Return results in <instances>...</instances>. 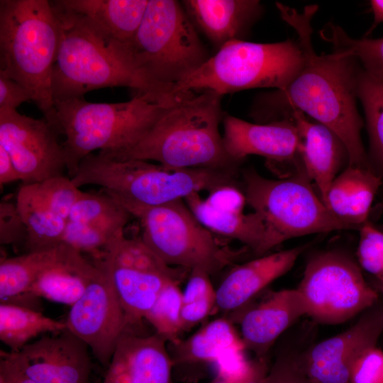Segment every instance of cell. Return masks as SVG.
Segmentation results:
<instances>
[{
    "mask_svg": "<svg viewBox=\"0 0 383 383\" xmlns=\"http://www.w3.org/2000/svg\"><path fill=\"white\" fill-rule=\"evenodd\" d=\"M281 18L297 34L303 64L284 88L257 96L250 111L258 123L284 120L299 111L332 130L343 142L350 166L370 168L360 136L363 122L357 107V79L360 65L353 57L333 52L318 55L312 43V18L317 5L299 12L280 2Z\"/></svg>",
    "mask_w": 383,
    "mask_h": 383,
    "instance_id": "1",
    "label": "cell"
},
{
    "mask_svg": "<svg viewBox=\"0 0 383 383\" xmlns=\"http://www.w3.org/2000/svg\"><path fill=\"white\" fill-rule=\"evenodd\" d=\"M60 40L52 74L53 102L75 98L94 89L126 87L137 94L165 99L182 96L161 89L137 70L127 43L121 42L84 15L50 1Z\"/></svg>",
    "mask_w": 383,
    "mask_h": 383,
    "instance_id": "2",
    "label": "cell"
},
{
    "mask_svg": "<svg viewBox=\"0 0 383 383\" xmlns=\"http://www.w3.org/2000/svg\"><path fill=\"white\" fill-rule=\"evenodd\" d=\"M222 96L200 91L170 107L134 145L100 152L118 160L155 161L170 169L240 170L241 162L227 152L219 131Z\"/></svg>",
    "mask_w": 383,
    "mask_h": 383,
    "instance_id": "3",
    "label": "cell"
},
{
    "mask_svg": "<svg viewBox=\"0 0 383 383\" xmlns=\"http://www.w3.org/2000/svg\"><path fill=\"white\" fill-rule=\"evenodd\" d=\"M184 99L149 94H136L121 103H91L84 97L75 98L54 101L52 112L44 118L65 137L62 145L66 170L72 178L87 155L96 150L113 152L134 145L170 107Z\"/></svg>",
    "mask_w": 383,
    "mask_h": 383,
    "instance_id": "4",
    "label": "cell"
},
{
    "mask_svg": "<svg viewBox=\"0 0 383 383\" xmlns=\"http://www.w3.org/2000/svg\"><path fill=\"white\" fill-rule=\"evenodd\" d=\"M239 173L203 167L170 169L147 160H118L99 151L82 160L71 179L78 188L100 186L120 204L155 206L223 187L242 189Z\"/></svg>",
    "mask_w": 383,
    "mask_h": 383,
    "instance_id": "5",
    "label": "cell"
},
{
    "mask_svg": "<svg viewBox=\"0 0 383 383\" xmlns=\"http://www.w3.org/2000/svg\"><path fill=\"white\" fill-rule=\"evenodd\" d=\"M59 24L48 0L0 1V75L25 87L44 117L52 111Z\"/></svg>",
    "mask_w": 383,
    "mask_h": 383,
    "instance_id": "6",
    "label": "cell"
},
{
    "mask_svg": "<svg viewBox=\"0 0 383 383\" xmlns=\"http://www.w3.org/2000/svg\"><path fill=\"white\" fill-rule=\"evenodd\" d=\"M134 64L151 84L171 93L209 57L181 1L149 0L142 23L128 45Z\"/></svg>",
    "mask_w": 383,
    "mask_h": 383,
    "instance_id": "7",
    "label": "cell"
},
{
    "mask_svg": "<svg viewBox=\"0 0 383 383\" xmlns=\"http://www.w3.org/2000/svg\"><path fill=\"white\" fill-rule=\"evenodd\" d=\"M303 64L297 40L227 43L174 87L179 94L206 90L221 96L255 88L286 87Z\"/></svg>",
    "mask_w": 383,
    "mask_h": 383,
    "instance_id": "8",
    "label": "cell"
},
{
    "mask_svg": "<svg viewBox=\"0 0 383 383\" xmlns=\"http://www.w3.org/2000/svg\"><path fill=\"white\" fill-rule=\"evenodd\" d=\"M240 173L246 203L265 224L267 252L292 238L357 229L331 212L312 189L304 170L280 179L265 178L254 168Z\"/></svg>",
    "mask_w": 383,
    "mask_h": 383,
    "instance_id": "9",
    "label": "cell"
},
{
    "mask_svg": "<svg viewBox=\"0 0 383 383\" xmlns=\"http://www.w3.org/2000/svg\"><path fill=\"white\" fill-rule=\"evenodd\" d=\"M121 204L140 221L143 242L170 266L211 275L233 259L183 199L155 206Z\"/></svg>",
    "mask_w": 383,
    "mask_h": 383,
    "instance_id": "10",
    "label": "cell"
},
{
    "mask_svg": "<svg viewBox=\"0 0 383 383\" xmlns=\"http://www.w3.org/2000/svg\"><path fill=\"white\" fill-rule=\"evenodd\" d=\"M307 306V316L318 323L340 324L372 307L378 294L348 255L326 250L312 256L296 288Z\"/></svg>",
    "mask_w": 383,
    "mask_h": 383,
    "instance_id": "11",
    "label": "cell"
},
{
    "mask_svg": "<svg viewBox=\"0 0 383 383\" xmlns=\"http://www.w3.org/2000/svg\"><path fill=\"white\" fill-rule=\"evenodd\" d=\"M58 135L45 118L35 119L16 109H0V145L9 154L23 184L63 175L66 164Z\"/></svg>",
    "mask_w": 383,
    "mask_h": 383,
    "instance_id": "12",
    "label": "cell"
},
{
    "mask_svg": "<svg viewBox=\"0 0 383 383\" xmlns=\"http://www.w3.org/2000/svg\"><path fill=\"white\" fill-rule=\"evenodd\" d=\"M94 265L85 292L70 306L65 323L106 368L120 338L131 327L106 274Z\"/></svg>",
    "mask_w": 383,
    "mask_h": 383,
    "instance_id": "13",
    "label": "cell"
},
{
    "mask_svg": "<svg viewBox=\"0 0 383 383\" xmlns=\"http://www.w3.org/2000/svg\"><path fill=\"white\" fill-rule=\"evenodd\" d=\"M372 307L348 329L321 341L301 357L311 383H349L354 364L376 346L383 333V306Z\"/></svg>",
    "mask_w": 383,
    "mask_h": 383,
    "instance_id": "14",
    "label": "cell"
},
{
    "mask_svg": "<svg viewBox=\"0 0 383 383\" xmlns=\"http://www.w3.org/2000/svg\"><path fill=\"white\" fill-rule=\"evenodd\" d=\"M6 353L38 383H89L91 353L67 329L43 335L18 352Z\"/></svg>",
    "mask_w": 383,
    "mask_h": 383,
    "instance_id": "15",
    "label": "cell"
},
{
    "mask_svg": "<svg viewBox=\"0 0 383 383\" xmlns=\"http://www.w3.org/2000/svg\"><path fill=\"white\" fill-rule=\"evenodd\" d=\"M222 122L226 150L236 161L242 163L247 156L256 155L266 158L272 167H304L303 140L292 121L255 123L224 113Z\"/></svg>",
    "mask_w": 383,
    "mask_h": 383,
    "instance_id": "16",
    "label": "cell"
},
{
    "mask_svg": "<svg viewBox=\"0 0 383 383\" xmlns=\"http://www.w3.org/2000/svg\"><path fill=\"white\" fill-rule=\"evenodd\" d=\"M133 328L120 338L100 383H172L174 363L167 340Z\"/></svg>",
    "mask_w": 383,
    "mask_h": 383,
    "instance_id": "17",
    "label": "cell"
},
{
    "mask_svg": "<svg viewBox=\"0 0 383 383\" xmlns=\"http://www.w3.org/2000/svg\"><path fill=\"white\" fill-rule=\"evenodd\" d=\"M304 315L307 306L297 289L272 292L241 315L239 324L245 349L265 357L277 339Z\"/></svg>",
    "mask_w": 383,
    "mask_h": 383,
    "instance_id": "18",
    "label": "cell"
},
{
    "mask_svg": "<svg viewBox=\"0 0 383 383\" xmlns=\"http://www.w3.org/2000/svg\"><path fill=\"white\" fill-rule=\"evenodd\" d=\"M308 245L264 255L233 267L216 289V306L223 311L242 309L272 282L289 271Z\"/></svg>",
    "mask_w": 383,
    "mask_h": 383,
    "instance_id": "19",
    "label": "cell"
},
{
    "mask_svg": "<svg viewBox=\"0 0 383 383\" xmlns=\"http://www.w3.org/2000/svg\"><path fill=\"white\" fill-rule=\"evenodd\" d=\"M181 3L196 30L217 50L232 40H245L263 13L257 0H183Z\"/></svg>",
    "mask_w": 383,
    "mask_h": 383,
    "instance_id": "20",
    "label": "cell"
},
{
    "mask_svg": "<svg viewBox=\"0 0 383 383\" xmlns=\"http://www.w3.org/2000/svg\"><path fill=\"white\" fill-rule=\"evenodd\" d=\"M292 121L303 140L301 161L306 174L313 181L326 205L331 184L349 165L348 151L341 139L330 128L311 122L304 113L292 111Z\"/></svg>",
    "mask_w": 383,
    "mask_h": 383,
    "instance_id": "21",
    "label": "cell"
},
{
    "mask_svg": "<svg viewBox=\"0 0 383 383\" xmlns=\"http://www.w3.org/2000/svg\"><path fill=\"white\" fill-rule=\"evenodd\" d=\"M91 262L106 274L131 328L142 323L164 287L172 282L179 283L184 270H188L162 272L118 266L101 259Z\"/></svg>",
    "mask_w": 383,
    "mask_h": 383,
    "instance_id": "22",
    "label": "cell"
},
{
    "mask_svg": "<svg viewBox=\"0 0 383 383\" xmlns=\"http://www.w3.org/2000/svg\"><path fill=\"white\" fill-rule=\"evenodd\" d=\"M382 179L370 169L348 165L331 184L326 206L339 220L359 230L367 221Z\"/></svg>",
    "mask_w": 383,
    "mask_h": 383,
    "instance_id": "23",
    "label": "cell"
},
{
    "mask_svg": "<svg viewBox=\"0 0 383 383\" xmlns=\"http://www.w3.org/2000/svg\"><path fill=\"white\" fill-rule=\"evenodd\" d=\"M184 200L199 222L212 233L238 240L258 257L267 252L266 228L257 213L213 206L199 193H194Z\"/></svg>",
    "mask_w": 383,
    "mask_h": 383,
    "instance_id": "24",
    "label": "cell"
},
{
    "mask_svg": "<svg viewBox=\"0 0 383 383\" xmlns=\"http://www.w3.org/2000/svg\"><path fill=\"white\" fill-rule=\"evenodd\" d=\"M96 267L74 249L62 262L44 272L33 282L26 298L72 306L83 295Z\"/></svg>",
    "mask_w": 383,
    "mask_h": 383,
    "instance_id": "25",
    "label": "cell"
},
{
    "mask_svg": "<svg viewBox=\"0 0 383 383\" xmlns=\"http://www.w3.org/2000/svg\"><path fill=\"white\" fill-rule=\"evenodd\" d=\"M63 7L84 15L113 38L127 43L135 38L149 0H57Z\"/></svg>",
    "mask_w": 383,
    "mask_h": 383,
    "instance_id": "26",
    "label": "cell"
},
{
    "mask_svg": "<svg viewBox=\"0 0 383 383\" xmlns=\"http://www.w3.org/2000/svg\"><path fill=\"white\" fill-rule=\"evenodd\" d=\"M72 250L62 243L54 248L3 259L0 263V302L12 303L26 298L37 278L64 260Z\"/></svg>",
    "mask_w": 383,
    "mask_h": 383,
    "instance_id": "27",
    "label": "cell"
},
{
    "mask_svg": "<svg viewBox=\"0 0 383 383\" xmlns=\"http://www.w3.org/2000/svg\"><path fill=\"white\" fill-rule=\"evenodd\" d=\"M172 343L174 365L216 362L232 350L245 349L240 336L226 318L215 319L187 339Z\"/></svg>",
    "mask_w": 383,
    "mask_h": 383,
    "instance_id": "28",
    "label": "cell"
},
{
    "mask_svg": "<svg viewBox=\"0 0 383 383\" xmlns=\"http://www.w3.org/2000/svg\"><path fill=\"white\" fill-rule=\"evenodd\" d=\"M67 329L65 321L44 315L37 309L0 302V340L11 352H18L35 338Z\"/></svg>",
    "mask_w": 383,
    "mask_h": 383,
    "instance_id": "29",
    "label": "cell"
},
{
    "mask_svg": "<svg viewBox=\"0 0 383 383\" xmlns=\"http://www.w3.org/2000/svg\"><path fill=\"white\" fill-rule=\"evenodd\" d=\"M16 206L26 226L28 252L48 250L62 243L67 220L43 205L28 185L19 189Z\"/></svg>",
    "mask_w": 383,
    "mask_h": 383,
    "instance_id": "30",
    "label": "cell"
},
{
    "mask_svg": "<svg viewBox=\"0 0 383 383\" xmlns=\"http://www.w3.org/2000/svg\"><path fill=\"white\" fill-rule=\"evenodd\" d=\"M131 217L118 201L105 192L102 194L83 192L67 220L89 225L111 239L123 232Z\"/></svg>",
    "mask_w": 383,
    "mask_h": 383,
    "instance_id": "31",
    "label": "cell"
},
{
    "mask_svg": "<svg viewBox=\"0 0 383 383\" xmlns=\"http://www.w3.org/2000/svg\"><path fill=\"white\" fill-rule=\"evenodd\" d=\"M357 95L365 116L369 135L367 153L370 168L383 179V83L369 75L360 65Z\"/></svg>",
    "mask_w": 383,
    "mask_h": 383,
    "instance_id": "32",
    "label": "cell"
},
{
    "mask_svg": "<svg viewBox=\"0 0 383 383\" xmlns=\"http://www.w3.org/2000/svg\"><path fill=\"white\" fill-rule=\"evenodd\" d=\"M320 35L333 45V52L354 57L369 75L383 83V38H353L333 23L326 25Z\"/></svg>",
    "mask_w": 383,
    "mask_h": 383,
    "instance_id": "33",
    "label": "cell"
},
{
    "mask_svg": "<svg viewBox=\"0 0 383 383\" xmlns=\"http://www.w3.org/2000/svg\"><path fill=\"white\" fill-rule=\"evenodd\" d=\"M207 272L194 270L182 292L181 321L185 331L204 319L215 308L216 292Z\"/></svg>",
    "mask_w": 383,
    "mask_h": 383,
    "instance_id": "34",
    "label": "cell"
},
{
    "mask_svg": "<svg viewBox=\"0 0 383 383\" xmlns=\"http://www.w3.org/2000/svg\"><path fill=\"white\" fill-rule=\"evenodd\" d=\"M182 304V292L179 287V282H172L162 290L144 320L152 326L155 333L167 342L174 343L183 332L181 321Z\"/></svg>",
    "mask_w": 383,
    "mask_h": 383,
    "instance_id": "35",
    "label": "cell"
},
{
    "mask_svg": "<svg viewBox=\"0 0 383 383\" xmlns=\"http://www.w3.org/2000/svg\"><path fill=\"white\" fill-rule=\"evenodd\" d=\"M26 185L43 205L66 220L83 193L64 174Z\"/></svg>",
    "mask_w": 383,
    "mask_h": 383,
    "instance_id": "36",
    "label": "cell"
},
{
    "mask_svg": "<svg viewBox=\"0 0 383 383\" xmlns=\"http://www.w3.org/2000/svg\"><path fill=\"white\" fill-rule=\"evenodd\" d=\"M360 239L357 250L358 265L383 287V233L368 221L359 228Z\"/></svg>",
    "mask_w": 383,
    "mask_h": 383,
    "instance_id": "37",
    "label": "cell"
},
{
    "mask_svg": "<svg viewBox=\"0 0 383 383\" xmlns=\"http://www.w3.org/2000/svg\"><path fill=\"white\" fill-rule=\"evenodd\" d=\"M109 238L97 229L77 221L67 220L62 243L81 252H87L92 259H100Z\"/></svg>",
    "mask_w": 383,
    "mask_h": 383,
    "instance_id": "38",
    "label": "cell"
},
{
    "mask_svg": "<svg viewBox=\"0 0 383 383\" xmlns=\"http://www.w3.org/2000/svg\"><path fill=\"white\" fill-rule=\"evenodd\" d=\"M349 383H383V351L376 346L365 351L354 364Z\"/></svg>",
    "mask_w": 383,
    "mask_h": 383,
    "instance_id": "39",
    "label": "cell"
},
{
    "mask_svg": "<svg viewBox=\"0 0 383 383\" xmlns=\"http://www.w3.org/2000/svg\"><path fill=\"white\" fill-rule=\"evenodd\" d=\"M265 383H311L302 365L301 357H278L267 372Z\"/></svg>",
    "mask_w": 383,
    "mask_h": 383,
    "instance_id": "40",
    "label": "cell"
},
{
    "mask_svg": "<svg viewBox=\"0 0 383 383\" xmlns=\"http://www.w3.org/2000/svg\"><path fill=\"white\" fill-rule=\"evenodd\" d=\"M26 230L16 204L0 203L1 244H15L26 240Z\"/></svg>",
    "mask_w": 383,
    "mask_h": 383,
    "instance_id": "41",
    "label": "cell"
},
{
    "mask_svg": "<svg viewBox=\"0 0 383 383\" xmlns=\"http://www.w3.org/2000/svg\"><path fill=\"white\" fill-rule=\"evenodd\" d=\"M29 101H32V96L25 87L0 75V109H16L22 103Z\"/></svg>",
    "mask_w": 383,
    "mask_h": 383,
    "instance_id": "42",
    "label": "cell"
},
{
    "mask_svg": "<svg viewBox=\"0 0 383 383\" xmlns=\"http://www.w3.org/2000/svg\"><path fill=\"white\" fill-rule=\"evenodd\" d=\"M0 356V375L7 378L11 383H38L24 373L6 351L1 350Z\"/></svg>",
    "mask_w": 383,
    "mask_h": 383,
    "instance_id": "43",
    "label": "cell"
},
{
    "mask_svg": "<svg viewBox=\"0 0 383 383\" xmlns=\"http://www.w3.org/2000/svg\"><path fill=\"white\" fill-rule=\"evenodd\" d=\"M21 180L19 174L6 149L0 145L1 185Z\"/></svg>",
    "mask_w": 383,
    "mask_h": 383,
    "instance_id": "44",
    "label": "cell"
},
{
    "mask_svg": "<svg viewBox=\"0 0 383 383\" xmlns=\"http://www.w3.org/2000/svg\"><path fill=\"white\" fill-rule=\"evenodd\" d=\"M269 371L265 357H257L255 360V366L252 374L245 380L240 383H265V380ZM210 383H231L218 377Z\"/></svg>",
    "mask_w": 383,
    "mask_h": 383,
    "instance_id": "45",
    "label": "cell"
},
{
    "mask_svg": "<svg viewBox=\"0 0 383 383\" xmlns=\"http://www.w3.org/2000/svg\"><path fill=\"white\" fill-rule=\"evenodd\" d=\"M370 4L373 13V23L365 37L371 33L379 24L383 23V0H371Z\"/></svg>",
    "mask_w": 383,
    "mask_h": 383,
    "instance_id": "46",
    "label": "cell"
},
{
    "mask_svg": "<svg viewBox=\"0 0 383 383\" xmlns=\"http://www.w3.org/2000/svg\"><path fill=\"white\" fill-rule=\"evenodd\" d=\"M0 383H11L7 378L0 375Z\"/></svg>",
    "mask_w": 383,
    "mask_h": 383,
    "instance_id": "47",
    "label": "cell"
},
{
    "mask_svg": "<svg viewBox=\"0 0 383 383\" xmlns=\"http://www.w3.org/2000/svg\"><path fill=\"white\" fill-rule=\"evenodd\" d=\"M380 290H381V292L382 293V295H383V287H380Z\"/></svg>",
    "mask_w": 383,
    "mask_h": 383,
    "instance_id": "48",
    "label": "cell"
}]
</instances>
